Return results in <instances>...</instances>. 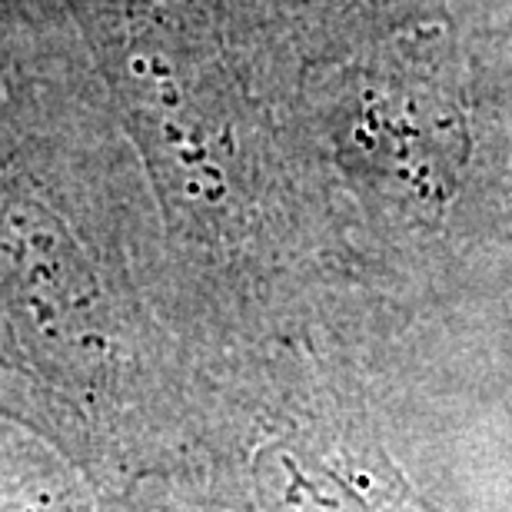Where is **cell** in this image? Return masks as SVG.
<instances>
[{"instance_id":"2","label":"cell","mask_w":512,"mask_h":512,"mask_svg":"<svg viewBox=\"0 0 512 512\" xmlns=\"http://www.w3.org/2000/svg\"><path fill=\"white\" fill-rule=\"evenodd\" d=\"M406 4H419V0H406Z\"/></svg>"},{"instance_id":"1","label":"cell","mask_w":512,"mask_h":512,"mask_svg":"<svg viewBox=\"0 0 512 512\" xmlns=\"http://www.w3.org/2000/svg\"><path fill=\"white\" fill-rule=\"evenodd\" d=\"M114 346L104 276L27 173L0 157V406L64 446L97 443L114 399Z\"/></svg>"}]
</instances>
